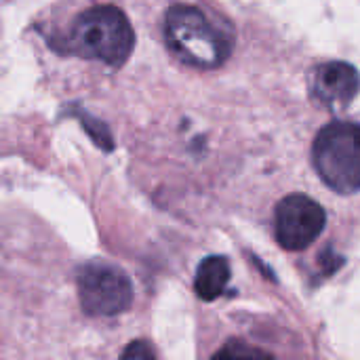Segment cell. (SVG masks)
Wrapping results in <instances>:
<instances>
[{"instance_id":"cell-1","label":"cell","mask_w":360,"mask_h":360,"mask_svg":"<svg viewBox=\"0 0 360 360\" xmlns=\"http://www.w3.org/2000/svg\"><path fill=\"white\" fill-rule=\"evenodd\" d=\"M165 38L173 55L198 70H213L230 55V40L196 6L175 4L165 17Z\"/></svg>"},{"instance_id":"cell-2","label":"cell","mask_w":360,"mask_h":360,"mask_svg":"<svg viewBox=\"0 0 360 360\" xmlns=\"http://www.w3.org/2000/svg\"><path fill=\"white\" fill-rule=\"evenodd\" d=\"M133 27L127 15L112 6H93L74 19L68 36L72 53L84 59H97L108 65H120L133 51Z\"/></svg>"},{"instance_id":"cell-3","label":"cell","mask_w":360,"mask_h":360,"mask_svg":"<svg viewBox=\"0 0 360 360\" xmlns=\"http://www.w3.org/2000/svg\"><path fill=\"white\" fill-rule=\"evenodd\" d=\"M312 162L321 179L335 192H360V124L331 122L314 141Z\"/></svg>"},{"instance_id":"cell-4","label":"cell","mask_w":360,"mask_h":360,"mask_svg":"<svg viewBox=\"0 0 360 360\" xmlns=\"http://www.w3.org/2000/svg\"><path fill=\"white\" fill-rule=\"evenodd\" d=\"M78 300L91 316L122 314L133 302L131 281L110 264H86L78 270Z\"/></svg>"},{"instance_id":"cell-5","label":"cell","mask_w":360,"mask_h":360,"mask_svg":"<svg viewBox=\"0 0 360 360\" xmlns=\"http://www.w3.org/2000/svg\"><path fill=\"white\" fill-rule=\"evenodd\" d=\"M325 209L308 196L293 194L276 205L274 213V236L287 251L308 249L325 230Z\"/></svg>"},{"instance_id":"cell-6","label":"cell","mask_w":360,"mask_h":360,"mask_svg":"<svg viewBox=\"0 0 360 360\" xmlns=\"http://www.w3.org/2000/svg\"><path fill=\"white\" fill-rule=\"evenodd\" d=\"M314 99L325 108L348 105L359 89V72L344 61H329L314 70L310 82Z\"/></svg>"},{"instance_id":"cell-7","label":"cell","mask_w":360,"mask_h":360,"mask_svg":"<svg viewBox=\"0 0 360 360\" xmlns=\"http://www.w3.org/2000/svg\"><path fill=\"white\" fill-rule=\"evenodd\" d=\"M230 283V264L226 257H207L202 259V264L196 270V281H194V289L196 295L205 302H213L217 300L226 287Z\"/></svg>"},{"instance_id":"cell-8","label":"cell","mask_w":360,"mask_h":360,"mask_svg":"<svg viewBox=\"0 0 360 360\" xmlns=\"http://www.w3.org/2000/svg\"><path fill=\"white\" fill-rule=\"evenodd\" d=\"M124 359H154V350L146 342H133L124 352Z\"/></svg>"},{"instance_id":"cell-9","label":"cell","mask_w":360,"mask_h":360,"mask_svg":"<svg viewBox=\"0 0 360 360\" xmlns=\"http://www.w3.org/2000/svg\"><path fill=\"white\" fill-rule=\"evenodd\" d=\"M257 354H264L262 350H255V348H236V346H228L224 348L221 352H217V356H257Z\"/></svg>"}]
</instances>
